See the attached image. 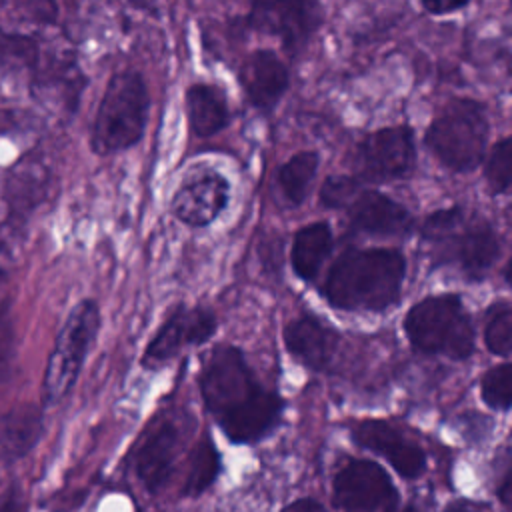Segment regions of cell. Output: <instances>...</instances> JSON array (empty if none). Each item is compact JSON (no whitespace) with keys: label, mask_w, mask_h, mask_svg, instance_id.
Wrapping results in <instances>:
<instances>
[{"label":"cell","mask_w":512,"mask_h":512,"mask_svg":"<svg viewBox=\"0 0 512 512\" xmlns=\"http://www.w3.org/2000/svg\"><path fill=\"white\" fill-rule=\"evenodd\" d=\"M282 512H328V510L312 498H300V500H294L292 504H288Z\"/></svg>","instance_id":"obj_27"},{"label":"cell","mask_w":512,"mask_h":512,"mask_svg":"<svg viewBox=\"0 0 512 512\" xmlns=\"http://www.w3.org/2000/svg\"><path fill=\"white\" fill-rule=\"evenodd\" d=\"M150 96L142 74L122 70L114 74L96 110L90 144L96 154H114L134 146L146 128Z\"/></svg>","instance_id":"obj_4"},{"label":"cell","mask_w":512,"mask_h":512,"mask_svg":"<svg viewBox=\"0 0 512 512\" xmlns=\"http://www.w3.org/2000/svg\"><path fill=\"white\" fill-rule=\"evenodd\" d=\"M510 166H512V144H510V138L504 136L492 146L484 166V178L492 194L508 192L510 178H512Z\"/></svg>","instance_id":"obj_24"},{"label":"cell","mask_w":512,"mask_h":512,"mask_svg":"<svg viewBox=\"0 0 512 512\" xmlns=\"http://www.w3.org/2000/svg\"><path fill=\"white\" fill-rule=\"evenodd\" d=\"M200 394L206 410L234 444H252L268 436L282 418L284 400L254 374L236 346H216L200 370Z\"/></svg>","instance_id":"obj_1"},{"label":"cell","mask_w":512,"mask_h":512,"mask_svg":"<svg viewBox=\"0 0 512 512\" xmlns=\"http://www.w3.org/2000/svg\"><path fill=\"white\" fill-rule=\"evenodd\" d=\"M220 472V454L212 442L210 436L202 438L190 460V470L184 482V494L188 496H198L202 494L218 476Z\"/></svg>","instance_id":"obj_21"},{"label":"cell","mask_w":512,"mask_h":512,"mask_svg":"<svg viewBox=\"0 0 512 512\" xmlns=\"http://www.w3.org/2000/svg\"><path fill=\"white\" fill-rule=\"evenodd\" d=\"M480 396L492 410L506 412L512 400V366L502 362L492 366L480 380Z\"/></svg>","instance_id":"obj_23"},{"label":"cell","mask_w":512,"mask_h":512,"mask_svg":"<svg viewBox=\"0 0 512 512\" xmlns=\"http://www.w3.org/2000/svg\"><path fill=\"white\" fill-rule=\"evenodd\" d=\"M402 512H418V510H416V508H412V506H408V508H404Z\"/></svg>","instance_id":"obj_29"},{"label":"cell","mask_w":512,"mask_h":512,"mask_svg":"<svg viewBox=\"0 0 512 512\" xmlns=\"http://www.w3.org/2000/svg\"><path fill=\"white\" fill-rule=\"evenodd\" d=\"M344 214L356 232L372 236H406L414 228L412 214L390 196L364 188L354 190L344 204Z\"/></svg>","instance_id":"obj_14"},{"label":"cell","mask_w":512,"mask_h":512,"mask_svg":"<svg viewBox=\"0 0 512 512\" xmlns=\"http://www.w3.org/2000/svg\"><path fill=\"white\" fill-rule=\"evenodd\" d=\"M238 76L250 104L262 112H270L290 84L286 64L272 50L252 52L242 64Z\"/></svg>","instance_id":"obj_17"},{"label":"cell","mask_w":512,"mask_h":512,"mask_svg":"<svg viewBox=\"0 0 512 512\" xmlns=\"http://www.w3.org/2000/svg\"><path fill=\"white\" fill-rule=\"evenodd\" d=\"M356 164L366 180L406 178L416 164L412 130L408 126H386L370 132L358 146Z\"/></svg>","instance_id":"obj_9"},{"label":"cell","mask_w":512,"mask_h":512,"mask_svg":"<svg viewBox=\"0 0 512 512\" xmlns=\"http://www.w3.org/2000/svg\"><path fill=\"white\" fill-rule=\"evenodd\" d=\"M352 438L362 448L384 456L404 478H418L426 468L424 450L384 420H362L352 426Z\"/></svg>","instance_id":"obj_15"},{"label":"cell","mask_w":512,"mask_h":512,"mask_svg":"<svg viewBox=\"0 0 512 512\" xmlns=\"http://www.w3.org/2000/svg\"><path fill=\"white\" fill-rule=\"evenodd\" d=\"M444 512H492V508L484 502H474V500H458L452 502Z\"/></svg>","instance_id":"obj_28"},{"label":"cell","mask_w":512,"mask_h":512,"mask_svg":"<svg viewBox=\"0 0 512 512\" xmlns=\"http://www.w3.org/2000/svg\"><path fill=\"white\" fill-rule=\"evenodd\" d=\"M422 240L430 246L434 266H456L470 280L486 278L502 252L498 230L482 216H468L460 206L426 216Z\"/></svg>","instance_id":"obj_3"},{"label":"cell","mask_w":512,"mask_h":512,"mask_svg":"<svg viewBox=\"0 0 512 512\" xmlns=\"http://www.w3.org/2000/svg\"><path fill=\"white\" fill-rule=\"evenodd\" d=\"M186 434V416L168 412L154 420L136 452V474L148 492L160 490L172 474Z\"/></svg>","instance_id":"obj_11"},{"label":"cell","mask_w":512,"mask_h":512,"mask_svg":"<svg viewBox=\"0 0 512 512\" xmlns=\"http://www.w3.org/2000/svg\"><path fill=\"white\" fill-rule=\"evenodd\" d=\"M406 276V256L396 248H348L330 266L322 296L344 312H384L392 308Z\"/></svg>","instance_id":"obj_2"},{"label":"cell","mask_w":512,"mask_h":512,"mask_svg":"<svg viewBox=\"0 0 512 512\" xmlns=\"http://www.w3.org/2000/svg\"><path fill=\"white\" fill-rule=\"evenodd\" d=\"M230 198L228 178L210 168L198 166L186 174L172 196V214L186 226H208L226 208Z\"/></svg>","instance_id":"obj_13"},{"label":"cell","mask_w":512,"mask_h":512,"mask_svg":"<svg viewBox=\"0 0 512 512\" xmlns=\"http://www.w3.org/2000/svg\"><path fill=\"white\" fill-rule=\"evenodd\" d=\"M358 186L360 180L354 176H328L320 188V204L328 210H342Z\"/></svg>","instance_id":"obj_25"},{"label":"cell","mask_w":512,"mask_h":512,"mask_svg":"<svg viewBox=\"0 0 512 512\" xmlns=\"http://www.w3.org/2000/svg\"><path fill=\"white\" fill-rule=\"evenodd\" d=\"M484 344L490 354L510 358L512 352V310L506 300L494 302L484 324Z\"/></svg>","instance_id":"obj_22"},{"label":"cell","mask_w":512,"mask_h":512,"mask_svg":"<svg viewBox=\"0 0 512 512\" xmlns=\"http://www.w3.org/2000/svg\"><path fill=\"white\" fill-rule=\"evenodd\" d=\"M334 502L342 512H394L400 496L380 464L350 460L334 476Z\"/></svg>","instance_id":"obj_8"},{"label":"cell","mask_w":512,"mask_h":512,"mask_svg":"<svg viewBox=\"0 0 512 512\" xmlns=\"http://www.w3.org/2000/svg\"><path fill=\"white\" fill-rule=\"evenodd\" d=\"M282 338L288 354L314 372H326L340 346V334L312 314L288 322Z\"/></svg>","instance_id":"obj_16"},{"label":"cell","mask_w":512,"mask_h":512,"mask_svg":"<svg viewBox=\"0 0 512 512\" xmlns=\"http://www.w3.org/2000/svg\"><path fill=\"white\" fill-rule=\"evenodd\" d=\"M424 142L436 160L452 172L474 170L488 144V118L480 102L452 100L426 130Z\"/></svg>","instance_id":"obj_6"},{"label":"cell","mask_w":512,"mask_h":512,"mask_svg":"<svg viewBox=\"0 0 512 512\" xmlns=\"http://www.w3.org/2000/svg\"><path fill=\"white\" fill-rule=\"evenodd\" d=\"M100 330V308L94 300L78 302L66 316L46 362L42 396L46 404L60 402L76 384L84 360Z\"/></svg>","instance_id":"obj_7"},{"label":"cell","mask_w":512,"mask_h":512,"mask_svg":"<svg viewBox=\"0 0 512 512\" xmlns=\"http://www.w3.org/2000/svg\"><path fill=\"white\" fill-rule=\"evenodd\" d=\"M320 22L322 8L316 2H254L246 18L252 30L276 36L290 56L304 50Z\"/></svg>","instance_id":"obj_10"},{"label":"cell","mask_w":512,"mask_h":512,"mask_svg":"<svg viewBox=\"0 0 512 512\" xmlns=\"http://www.w3.org/2000/svg\"><path fill=\"white\" fill-rule=\"evenodd\" d=\"M428 14L434 16H442V14H450L456 10H462L464 6H468V2H448V0H432V2H422L420 4Z\"/></svg>","instance_id":"obj_26"},{"label":"cell","mask_w":512,"mask_h":512,"mask_svg":"<svg viewBox=\"0 0 512 512\" xmlns=\"http://www.w3.org/2000/svg\"><path fill=\"white\" fill-rule=\"evenodd\" d=\"M0 276H2V272H0Z\"/></svg>","instance_id":"obj_30"},{"label":"cell","mask_w":512,"mask_h":512,"mask_svg":"<svg viewBox=\"0 0 512 512\" xmlns=\"http://www.w3.org/2000/svg\"><path fill=\"white\" fill-rule=\"evenodd\" d=\"M216 332V316L210 308H188L180 304L166 318V322L152 336L142 354V364L156 368L188 346H200L208 342Z\"/></svg>","instance_id":"obj_12"},{"label":"cell","mask_w":512,"mask_h":512,"mask_svg":"<svg viewBox=\"0 0 512 512\" xmlns=\"http://www.w3.org/2000/svg\"><path fill=\"white\" fill-rule=\"evenodd\" d=\"M320 156L314 150H302L290 156L280 168H278V186L284 196V200L290 206H298L308 198V192L314 184L316 172H318Z\"/></svg>","instance_id":"obj_20"},{"label":"cell","mask_w":512,"mask_h":512,"mask_svg":"<svg viewBox=\"0 0 512 512\" xmlns=\"http://www.w3.org/2000/svg\"><path fill=\"white\" fill-rule=\"evenodd\" d=\"M186 116L190 130L200 136H214L230 122V110L224 94L210 84H192L186 90Z\"/></svg>","instance_id":"obj_18"},{"label":"cell","mask_w":512,"mask_h":512,"mask_svg":"<svg viewBox=\"0 0 512 512\" xmlns=\"http://www.w3.org/2000/svg\"><path fill=\"white\" fill-rule=\"evenodd\" d=\"M332 250V230L328 222H312L300 228L292 238L290 264L294 274L304 280H316L324 260Z\"/></svg>","instance_id":"obj_19"},{"label":"cell","mask_w":512,"mask_h":512,"mask_svg":"<svg viewBox=\"0 0 512 512\" xmlns=\"http://www.w3.org/2000/svg\"><path fill=\"white\" fill-rule=\"evenodd\" d=\"M408 342L424 354L466 360L474 352L472 318L456 294L426 296L404 316Z\"/></svg>","instance_id":"obj_5"}]
</instances>
